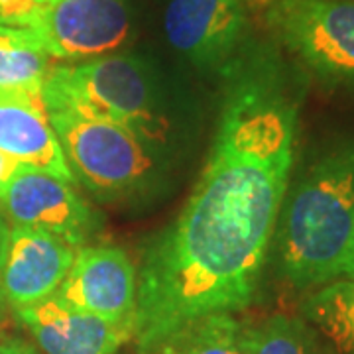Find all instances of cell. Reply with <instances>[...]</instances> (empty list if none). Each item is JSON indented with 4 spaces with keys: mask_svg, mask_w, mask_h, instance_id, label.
Segmentation results:
<instances>
[{
    "mask_svg": "<svg viewBox=\"0 0 354 354\" xmlns=\"http://www.w3.org/2000/svg\"><path fill=\"white\" fill-rule=\"evenodd\" d=\"M55 295L85 313L134 327L138 268L120 246L87 244L77 250L75 262Z\"/></svg>",
    "mask_w": 354,
    "mask_h": 354,
    "instance_id": "cell-9",
    "label": "cell"
},
{
    "mask_svg": "<svg viewBox=\"0 0 354 354\" xmlns=\"http://www.w3.org/2000/svg\"><path fill=\"white\" fill-rule=\"evenodd\" d=\"M304 319L321 330L341 354H354V276L317 288L304 307Z\"/></svg>",
    "mask_w": 354,
    "mask_h": 354,
    "instance_id": "cell-14",
    "label": "cell"
},
{
    "mask_svg": "<svg viewBox=\"0 0 354 354\" xmlns=\"http://www.w3.org/2000/svg\"><path fill=\"white\" fill-rule=\"evenodd\" d=\"M50 2H51V0H50Z\"/></svg>",
    "mask_w": 354,
    "mask_h": 354,
    "instance_id": "cell-23",
    "label": "cell"
},
{
    "mask_svg": "<svg viewBox=\"0 0 354 354\" xmlns=\"http://www.w3.org/2000/svg\"><path fill=\"white\" fill-rule=\"evenodd\" d=\"M248 354H341L304 317L274 315L246 327Z\"/></svg>",
    "mask_w": 354,
    "mask_h": 354,
    "instance_id": "cell-15",
    "label": "cell"
},
{
    "mask_svg": "<svg viewBox=\"0 0 354 354\" xmlns=\"http://www.w3.org/2000/svg\"><path fill=\"white\" fill-rule=\"evenodd\" d=\"M305 83L260 36L216 83L207 162L179 215L140 256L138 354H158L183 327L254 301L295 162Z\"/></svg>",
    "mask_w": 354,
    "mask_h": 354,
    "instance_id": "cell-1",
    "label": "cell"
},
{
    "mask_svg": "<svg viewBox=\"0 0 354 354\" xmlns=\"http://www.w3.org/2000/svg\"><path fill=\"white\" fill-rule=\"evenodd\" d=\"M346 276H354V236L353 244H351V250L346 254V260H344V266H342L341 278H346Z\"/></svg>",
    "mask_w": 354,
    "mask_h": 354,
    "instance_id": "cell-21",
    "label": "cell"
},
{
    "mask_svg": "<svg viewBox=\"0 0 354 354\" xmlns=\"http://www.w3.org/2000/svg\"><path fill=\"white\" fill-rule=\"evenodd\" d=\"M24 28L51 59L85 64L130 50L138 12L132 0H51Z\"/></svg>",
    "mask_w": 354,
    "mask_h": 354,
    "instance_id": "cell-7",
    "label": "cell"
},
{
    "mask_svg": "<svg viewBox=\"0 0 354 354\" xmlns=\"http://www.w3.org/2000/svg\"><path fill=\"white\" fill-rule=\"evenodd\" d=\"M77 185L106 205H146L171 185L177 165L118 124L87 114L46 111Z\"/></svg>",
    "mask_w": 354,
    "mask_h": 354,
    "instance_id": "cell-4",
    "label": "cell"
},
{
    "mask_svg": "<svg viewBox=\"0 0 354 354\" xmlns=\"http://www.w3.org/2000/svg\"><path fill=\"white\" fill-rule=\"evenodd\" d=\"M0 153L77 187L41 95H0Z\"/></svg>",
    "mask_w": 354,
    "mask_h": 354,
    "instance_id": "cell-12",
    "label": "cell"
},
{
    "mask_svg": "<svg viewBox=\"0 0 354 354\" xmlns=\"http://www.w3.org/2000/svg\"><path fill=\"white\" fill-rule=\"evenodd\" d=\"M0 215L8 227H28L62 236L75 248L101 230V213L75 185L46 171L20 165L0 195Z\"/></svg>",
    "mask_w": 354,
    "mask_h": 354,
    "instance_id": "cell-8",
    "label": "cell"
},
{
    "mask_svg": "<svg viewBox=\"0 0 354 354\" xmlns=\"http://www.w3.org/2000/svg\"><path fill=\"white\" fill-rule=\"evenodd\" d=\"M41 102L46 111L67 109L118 124L176 165L199 130L193 93L146 51L53 65L41 87Z\"/></svg>",
    "mask_w": 354,
    "mask_h": 354,
    "instance_id": "cell-2",
    "label": "cell"
},
{
    "mask_svg": "<svg viewBox=\"0 0 354 354\" xmlns=\"http://www.w3.org/2000/svg\"><path fill=\"white\" fill-rule=\"evenodd\" d=\"M8 223L4 221V216L0 215V276H2V262H4V252H6V241H8ZM6 299H4V293H2V283H0V323L4 319L6 313Z\"/></svg>",
    "mask_w": 354,
    "mask_h": 354,
    "instance_id": "cell-18",
    "label": "cell"
},
{
    "mask_svg": "<svg viewBox=\"0 0 354 354\" xmlns=\"http://www.w3.org/2000/svg\"><path fill=\"white\" fill-rule=\"evenodd\" d=\"M77 250L57 234L10 227L0 276L6 305L16 311L57 293L75 262Z\"/></svg>",
    "mask_w": 354,
    "mask_h": 354,
    "instance_id": "cell-10",
    "label": "cell"
},
{
    "mask_svg": "<svg viewBox=\"0 0 354 354\" xmlns=\"http://www.w3.org/2000/svg\"><path fill=\"white\" fill-rule=\"evenodd\" d=\"M14 313L46 354H116L124 342L134 339L132 325L85 313L55 293Z\"/></svg>",
    "mask_w": 354,
    "mask_h": 354,
    "instance_id": "cell-11",
    "label": "cell"
},
{
    "mask_svg": "<svg viewBox=\"0 0 354 354\" xmlns=\"http://www.w3.org/2000/svg\"><path fill=\"white\" fill-rule=\"evenodd\" d=\"M51 57L26 28L0 26V95H41Z\"/></svg>",
    "mask_w": 354,
    "mask_h": 354,
    "instance_id": "cell-13",
    "label": "cell"
},
{
    "mask_svg": "<svg viewBox=\"0 0 354 354\" xmlns=\"http://www.w3.org/2000/svg\"><path fill=\"white\" fill-rule=\"evenodd\" d=\"M116 354H118V353H116Z\"/></svg>",
    "mask_w": 354,
    "mask_h": 354,
    "instance_id": "cell-24",
    "label": "cell"
},
{
    "mask_svg": "<svg viewBox=\"0 0 354 354\" xmlns=\"http://www.w3.org/2000/svg\"><path fill=\"white\" fill-rule=\"evenodd\" d=\"M0 354H39L30 342L22 339H2L0 341Z\"/></svg>",
    "mask_w": 354,
    "mask_h": 354,
    "instance_id": "cell-19",
    "label": "cell"
},
{
    "mask_svg": "<svg viewBox=\"0 0 354 354\" xmlns=\"http://www.w3.org/2000/svg\"><path fill=\"white\" fill-rule=\"evenodd\" d=\"M264 26L305 77L354 95V0H272Z\"/></svg>",
    "mask_w": 354,
    "mask_h": 354,
    "instance_id": "cell-5",
    "label": "cell"
},
{
    "mask_svg": "<svg viewBox=\"0 0 354 354\" xmlns=\"http://www.w3.org/2000/svg\"><path fill=\"white\" fill-rule=\"evenodd\" d=\"M353 236L354 132H346L290 177L272 239L279 274L295 290L339 279Z\"/></svg>",
    "mask_w": 354,
    "mask_h": 354,
    "instance_id": "cell-3",
    "label": "cell"
},
{
    "mask_svg": "<svg viewBox=\"0 0 354 354\" xmlns=\"http://www.w3.org/2000/svg\"><path fill=\"white\" fill-rule=\"evenodd\" d=\"M50 0H0V26L24 28Z\"/></svg>",
    "mask_w": 354,
    "mask_h": 354,
    "instance_id": "cell-17",
    "label": "cell"
},
{
    "mask_svg": "<svg viewBox=\"0 0 354 354\" xmlns=\"http://www.w3.org/2000/svg\"><path fill=\"white\" fill-rule=\"evenodd\" d=\"M246 2H248V6H250L252 10H256V8H262V10H264L272 0H246Z\"/></svg>",
    "mask_w": 354,
    "mask_h": 354,
    "instance_id": "cell-22",
    "label": "cell"
},
{
    "mask_svg": "<svg viewBox=\"0 0 354 354\" xmlns=\"http://www.w3.org/2000/svg\"><path fill=\"white\" fill-rule=\"evenodd\" d=\"M18 169H20V164H16L8 156L0 153V195H2L4 187L8 185V181L12 179V176Z\"/></svg>",
    "mask_w": 354,
    "mask_h": 354,
    "instance_id": "cell-20",
    "label": "cell"
},
{
    "mask_svg": "<svg viewBox=\"0 0 354 354\" xmlns=\"http://www.w3.org/2000/svg\"><path fill=\"white\" fill-rule=\"evenodd\" d=\"M158 354H248L246 325L234 315H211L191 323Z\"/></svg>",
    "mask_w": 354,
    "mask_h": 354,
    "instance_id": "cell-16",
    "label": "cell"
},
{
    "mask_svg": "<svg viewBox=\"0 0 354 354\" xmlns=\"http://www.w3.org/2000/svg\"><path fill=\"white\" fill-rule=\"evenodd\" d=\"M162 34L181 64L215 85L256 38L246 0H164Z\"/></svg>",
    "mask_w": 354,
    "mask_h": 354,
    "instance_id": "cell-6",
    "label": "cell"
}]
</instances>
